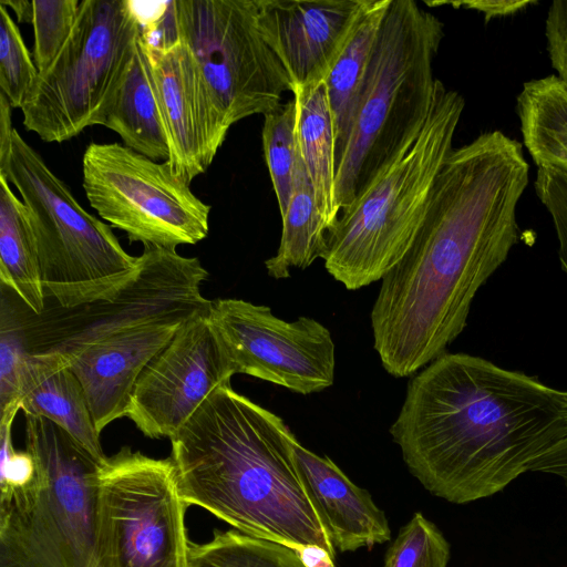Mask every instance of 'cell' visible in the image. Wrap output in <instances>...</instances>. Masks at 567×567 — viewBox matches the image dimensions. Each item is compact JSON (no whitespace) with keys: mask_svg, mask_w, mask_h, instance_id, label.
I'll return each instance as SVG.
<instances>
[{"mask_svg":"<svg viewBox=\"0 0 567 567\" xmlns=\"http://www.w3.org/2000/svg\"><path fill=\"white\" fill-rule=\"evenodd\" d=\"M24 417L37 475L0 496V567H87L101 463L50 420Z\"/></svg>","mask_w":567,"mask_h":567,"instance_id":"6","label":"cell"},{"mask_svg":"<svg viewBox=\"0 0 567 567\" xmlns=\"http://www.w3.org/2000/svg\"><path fill=\"white\" fill-rule=\"evenodd\" d=\"M369 0H256L260 33L285 68L291 92L327 79Z\"/></svg>","mask_w":567,"mask_h":567,"instance_id":"16","label":"cell"},{"mask_svg":"<svg viewBox=\"0 0 567 567\" xmlns=\"http://www.w3.org/2000/svg\"><path fill=\"white\" fill-rule=\"evenodd\" d=\"M177 40L194 55L230 128L279 109L290 79L264 40L256 0H173Z\"/></svg>","mask_w":567,"mask_h":567,"instance_id":"10","label":"cell"},{"mask_svg":"<svg viewBox=\"0 0 567 567\" xmlns=\"http://www.w3.org/2000/svg\"><path fill=\"white\" fill-rule=\"evenodd\" d=\"M545 35L547 52L557 78L567 87V0H555L550 3L546 22Z\"/></svg>","mask_w":567,"mask_h":567,"instance_id":"33","label":"cell"},{"mask_svg":"<svg viewBox=\"0 0 567 567\" xmlns=\"http://www.w3.org/2000/svg\"><path fill=\"white\" fill-rule=\"evenodd\" d=\"M297 470L309 502L330 542L341 551L372 547L391 538L382 509L328 456H320L295 439Z\"/></svg>","mask_w":567,"mask_h":567,"instance_id":"18","label":"cell"},{"mask_svg":"<svg viewBox=\"0 0 567 567\" xmlns=\"http://www.w3.org/2000/svg\"><path fill=\"white\" fill-rule=\"evenodd\" d=\"M95 125L114 131L123 145L153 161L168 159L169 150L151 63L141 34L123 78Z\"/></svg>","mask_w":567,"mask_h":567,"instance_id":"20","label":"cell"},{"mask_svg":"<svg viewBox=\"0 0 567 567\" xmlns=\"http://www.w3.org/2000/svg\"><path fill=\"white\" fill-rule=\"evenodd\" d=\"M262 146L269 175L282 216L303 166L297 137V106L290 100L264 115Z\"/></svg>","mask_w":567,"mask_h":567,"instance_id":"27","label":"cell"},{"mask_svg":"<svg viewBox=\"0 0 567 567\" xmlns=\"http://www.w3.org/2000/svg\"><path fill=\"white\" fill-rule=\"evenodd\" d=\"M33 52L39 72L59 55L74 28L80 0H32Z\"/></svg>","mask_w":567,"mask_h":567,"instance_id":"30","label":"cell"},{"mask_svg":"<svg viewBox=\"0 0 567 567\" xmlns=\"http://www.w3.org/2000/svg\"><path fill=\"white\" fill-rule=\"evenodd\" d=\"M429 6L451 4L455 8L464 7L465 9L482 12L485 21H489L496 17H507L524 10L527 6L536 3L534 0H472L456 2H433Z\"/></svg>","mask_w":567,"mask_h":567,"instance_id":"34","label":"cell"},{"mask_svg":"<svg viewBox=\"0 0 567 567\" xmlns=\"http://www.w3.org/2000/svg\"><path fill=\"white\" fill-rule=\"evenodd\" d=\"M297 106V137L315 199L328 231L340 209L336 203V131L324 82L292 93Z\"/></svg>","mask_w":567,"mask_h":567,"instance_id":"21","label":"cell"},{"mask_svg":"<svg viewBox=\"0 0 567 567\" xmlns=\"http://www.w3.org/2000/svg\"><path fill=\"white\" fill-rule=\"evenodd\" d=\"M295 439L280 416L218 388L169 439L182 498L247 535L334 556L300 481Z\"/></svg>","mask_w":567,"mask_h":567,"instance_id":"3","label":"cell"},{"mask_svg":"<svg viewBox=\"0 0 567 567\" xmlns=\"http://www.w3.org/2000/svg\"><path fill=\"white\" fill-rule=\"evenodd\" d=\"M391 0H369L340 58L324 80L336 131V166L349 136L380 28Z\"/></svg>","mask_w":567,"mask_h":567,"instance_id":"22","label":"cell"},{"mask_svg":"<svg viewBox=\"0 0 567 567\" xmlns=\"http://www.w3.org/2000/svg\"><path fill=\"white\" fill-rule=\"evenodd\" d=\"M0 280L33 315L45 308L37 243L25 205L0 175Z\"/></svg>","mask_w":567,"mask_h":567,"instance_id":"24","label":"cell"},{"mask_svg":"<svg viewBox=\"0 0 567 567\" xmlns=\"http://www.w3.org/2000/svg\"><path fill=\"white\" fill-rule=\"evenodd\" d=\"M38 75L18 25L7 7L0 4V92L12 109L22 107Z\"/></svg>","mask_w":567,"mask_h":567,"instance_id":"28","label":"cell"},{"mask_svg":"<svg viewBox=\"0 0 567 567\" xmlns=\"http://www.w3.org/2000/svg\"><path fill=\"white\" fill-rule=\"evenodd\" d=\"M208 272L194 257L144 247L138 269L111 299L58 309L25 322L32 353H71L112 334L147 324H183L209 312L200 292Z\"/></svg>","mask_w":567,"mask_h":567,"instance_id":"11","label":"cell"},{"mask_svg":"<svg viewBox=\"0 0 567 567\" xmlns=\"http://www.w3.org/2000/svg\"><path fill=\"white\" fill-rule=\"evenodd\" d=\"M528 172L522 144L501 131L449 154L423 223L371 309L373 347L389 374L412 375L463 332L477 291L517 243Z\"/></svg>","mask_w":567,"mask_h":567,"instance_id":"1","label":"cell"},{"mask_svg":"<svg viewBox=\"0 0 567 567\" xmlns=\"http://www.w3.org/2000/svg\"><path fill=\"white\" fill-rule=\"evenodd\" d=\"M390 434L425 489L468 503L526 472L551 474L567 449V390L445 352L410 379Z\"/></svg>","mask_w":567,"mask_h":567,"instance_id":"2","label":"cell"},{"mask_svg":"<svg viewBox=\"0 0 567 567\" xmlns=\"http://www.w3.org/2000/svg\"><path fill=\"white\" fill-rule=\"evenodd\" d=\"M282 218V233L275 256L265 261L268 276L290 277V269H306L327 250L328 229L318 209L305 164Z\"/></svg>","mask_w":567,"mask_h":567,"instance_id":"25","label":"cell"},{"mask_svg":"<svg viewBox=\"0 0 567 567\" xmlns=\"http://www.w3.org/2000/svg\"><path fill=\"white\" fill-rule=\"evenodd\" d=\"M19 401L24 414L50 420L99 463L106 458L83 388L64 354L30 353Z\"/></svg>","mask_w":567,"mask_h":567,"instance_id":"19","label":"cell"},{"mask_svg":"<svg viewBox=\"0 0 567 567\" xmlns=\"http://www.w3.org/2000/svg\"><path fill=\"white\" fill-rule=\"evenodd\" d=\"M181 326L147 324L64 354L83 388L100 433L113 421L126 416L141 373Z\"/></svg>","mask_w":567,"mask_h":567,"instance_id":"17","label":"cell"},{"mask_svg":"<svg viewBox=\"0 0 567 567\" xmlns=\"http://www.w3.org/2000/svg\"><path fill=\"white\" fill-rule=\"evenodd\" d=\"M523 142L537 167L567 174V87L550 74L527 81L517 95Z\"/></svg>","mask_w":567,"mask_h":567,"instance_id":"23","label":"cell"},{"mask_svg":"<svg viewBox=\"0 0 567 567\" xmlns=\"http://www.w3.org/2000/svg\"><path fill=\"white\" fill-rule=\"evenodd\" d=\"M142 31L130 0H82L71 35L39 72L21 107L23 126L47 143L79 135L121 82Z\"/></svg>","mask_w":567,"mask_h":567,"instance_id":"8","label":"cell"},{"mask_svg":"<svg viewBox=\"0 0 567 567\" xmlns=\"http://www.w3.org/2000/svg\"><path fill=\"white\" fill-rule=\"evenodd\" d=\"M0 4L13 10L19 22L32 23L33 2L28 0H0Z\"/></svg>","mask_w":567,"mask_h":567,"instance_id":"37","label":"cell"},{"mask_svg":"<svg viewBox=\"0 0 567 567\" xmlns=\"http://www.w3.org/2000/svg\"><path fill=\"white\" fill-rule=\"evenodd\" d=\"M464 97L435 81L426 122L412 147L346 208L327 235L328 274L348 290L383 277L404 257L426 214L436 176L453 150Z\"/></svg>","mask_w":567,"mask_h":567,"instance_id":"5","label":"cell"},{"mask_svg":"<svg viewBox=\"0 0 567 567\" xmlns=\"http://www.w3.org/2000/svg\"><path fill=\"white\" fill-rule=\"evenodd\" d=\"M208 320L234 374L303 395L333 385L334 342L319 321L305 316L286 321L267 306L235 298L212 301Z\"/></svg>","mask_w":567,"mask_h":567,"instance_id":"13","label":"cell"},{"mask_svg":"<svg viewBox=\"0 0 567 567\" xmlns=\"http://www.w3.org/2000/svg\"><path fill=\"white\" fill-rule=\"evenodd\" d=\"M535 190L548 210L558 239V256L567 274V174L549 167L537 169Z\"/></svg>","mask_w":567,"mask_h":567,"instance_id":"32","label":"cell"},{"mask_svg":"<svg viewBox=\"0 0 567 567\" xmlns=\"http://www.w3.org/2000/svg\"><path fill=\"white\" fill-rule=\"evenodd\" d=\"M82 185L90 206L130 241L176 250L208 235L210 206L166 162L120 143H91L83 154Z\"/></svg>","mask_w":567,"mask_h":567,"instance_id":"12","label":"cell"},{"mask_svg":"<svg viewBox=\"0 0 567 567\" xmlns=\"http://www.w3.org/2000/svg\"><path fill=\"white\" fill-rule=\"evenodd\" d=\"M187 507L169 457L121 447L99 466L87 567H188Z\"/></svg>","mask_w":567,"mask_h":567,"instance_id":"9","label":"cell"},{"mask_svg":"<svg viewBox=\"0 0 567 567\" xmlns=\"http://www.w3.org/2000/svg\"><path fill=\"white\" fill-rule=\"evenodd\" d=\"M234 375L208 313L184 322L146 365L126 416L150 439H171Z\"/></svg>","mask_w":567,"mask_h":567,"instance_id":"14","label":"cell"},{"mask_svg":"<svg viewBox=\"0 0 567 567\" xmlns=\"http://www.w3.org/2000/svg\"><path fill=\"white\" fill-rule=\"evenodd\" d=\"M0 175L19 192L34 234L47 298L63 309L111 299L138 269L106 223L87 213L13 131Z\"/></svg>","mask_w":567,"mask_h":567,"instance_id":"7","label":"cell"},{"mask_svg":"<svg viewBox=\"0 0 567 567\" xmlns=\"http://www.w3.org/2000/svg\"><path fill=\"white\" fill-rule=\"evenodd\" d=\"M443 38L436 16L414 0H391L336 166L340 210L419 137L433 101V62Z\"/></svg>","mask_w":567,"mask_h":567,"instance_id":"4","label":"cell"},{"mask_svg":"<svg viewBox=\"0 0 567 567\" xmlns=\"http://www.w3.org/2000/svg\"><path fill=\"white\" fill-rule=\"evenodd\" d=\"M450 547L421 513L403 526L385 555L384 567H446Z\"/></svg>","mask_w":567,"mask_h":567,"instance_id":"29","label":"cell"},{"mask_svg":"<svg viewBox=\"0 0 567 567\" xmlns=\"http://www.w3.org/2000/svg\"><path fill=\"white\" fill-rule=\"evenodd\" d=\"M295 550L305 567H336L334 556L321 546L308 544Z\"/></svg>","mask_w":567,"mask_h":567,"instance_id":"35","label":"cell"},{"mask_svg":"<svg viewBox=\"0 0 567 567\" xmlns=\"http://www.w3.org/2000/svg\"><path fill=\"white\" fill-rule=\"evenodd\" d=\"M11 109L6 95L0 92V161L3 159L9 152L14 131L11 122Z\"/></svg>","mask_w":567,"mask_h":567,"instance_id":"36","label":"cell"},{"mask_svg":"<svg viewBox=\"0 0 567 567\" xmlns=\"http://www.w3.org/2000/svg\"><path fill=\"white\" fill-rule=\"evenodd\" d=\"M144 48L169 150L166 163L174 174L192 183L213 163L229 127L185 43L178 40L161 50Z\"/></svg>","mask_w":567,"mask_h":567,"instance_id":"15","label":"cell"},{"mask_svg":"<svg viewBox=\"0 0 567 567\" xmlns=\"http://www.w3.org/2000/svg\"><path fill=\"white\" fill-rule=\"evenodd\" d=\"M31 351L25 322L2 295L0 311V412L20 403L21 380Z\"/></svg>","mask_w":567,"mask_h":567,"instance_id":"31","label":"cell"},{"mask_svg":"<svg viewBox=\"0 0 567 567\" xmlns=\"http://www.w3.org/2000/svg\"><path fill=\"white\" fill-rule=\"evenodd\" d=\"M188 567H305L296 550L236 529H215L204 544H189Z\"/></svg>","mask_w":567,"mask_h":567,"instance_id":"26","label":"cell"}]
</instances>
